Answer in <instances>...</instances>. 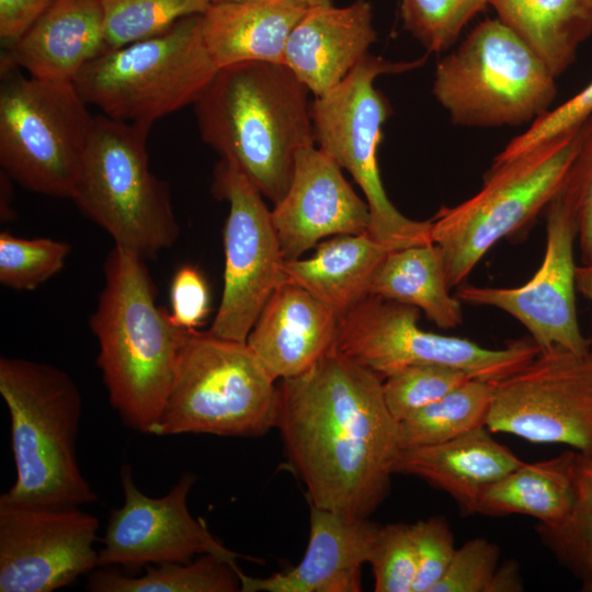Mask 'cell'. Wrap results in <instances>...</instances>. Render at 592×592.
<instances>
[{
  "instance_id": "cell-1",
  "label": "cell",
  "mask_w": 592,
  "mask_h": 592,
  "mask_svg": "<svg viewBox=\"0 0 592 592\" xmlns=\"http://www.w3.org/2000/svg\"><path fill=\"white\" fill-rule=\"evenodd\" d=\"M275 428L311 505L368 519L385 500L400 452L383 378L335 345L278 380Z\"/></svg>"
},
{
  "instance_id": "cell-2",
  "label": "cell",
  "mask_w": 592,
  "mask_h": 592,
  "mask_svg": "<svg viewBox=\"0 0 592 592\" xmlns=\"http://www.w3.org/2000/svg\"><path fill=\"white\" fill-rule=\"evenodd\" d=\"M309 93L284 64L248 61L219 68L193 104L202 139L273 205L316 145Z\"/></svg>"
},
{
  "instance_id": "cell-3",
  "label": "cell",
  "mask_w": 592,
  "mask_h": 592,
  "mask_svg": "<svg viewBox=\"0 0 592 592\" xmlns=\"http://www.w3.org/2000/svg\"><path fill=\"white\" fill-rule=\"evenodd\" d=\"M103 270L104 287L89 321L99 344L96 364L123 422L153 435L191 331L158 306L144 258L114 244Z\"/></svg>"
},
{
  "instance_id": "cell-4",
  "label": "cell",
  "mask_w": 592,
  "mask_h": 592,
  "mask_svg": "<svg viewBox=\"0 0 592 592\" xmlns=\"http://www.w3.org/2000/svg\"><path fill=\"white\" fill-rule=\"evenodd\" d=\"M0 394L8 407L16 479L1 497L44 506H81L98 496L78 462L82 398L75 380L54 365L0 358Z\"/></svg>"
},
{
  "instance_id": "cell-5",
  "label": "cell",
  "mask_w": 592,
  "mask_h": 592,
  "mask_svg": "<svg viewBox=\"0 0 592 592\" xmlns=\"http://www.w3.org/2000/svg\"><path fill=\"white\" fill-rule=\"evenodd\" d=\"M150 128L94 115L70 197L115 246L145 260L172 247L180 234L169 185L149 167Z\"/></svg>"
},
{
  "instance_id": "cell-6",
  "label": "cell",
  "mask_w": 592,
  "mask_h": 592,
  "mask_svg": "<svg viewBox=\"0 0 592 592\" xmlns=\"http://www.w3.org/2000/svg\"><path fill=\"white\" fill-rule=\"evenodd\" d=\"M218 69L197 14L158 35L104 50L83 67L73 86L103 115L151 127L194 104Z\"/></svg>"
},
{
  "instance_id": "cell-7",
  "label": "cell",
  "mask_w": 592,
  "mask_h": 592,
  "mask_svg": "<svg viewBox=\"0 0 592 592\" xmlns=\"http://www.w3.org/2000/svg\"><path fill=\"white\" fill-rule=\"evenodd\" d=\"M278 389L246 342L191 331L153 435L258 437L275 428Z\"/></svg>"
},
{
  "instance_id": "cell-8",
  "label": "cell",
  "mask_w": 592,
  "mask_h": 592,
  "mask_svg": "<svg viewBox=\"0 0 592 592\" xmlns=\"http://www.w3.org/2000/svg\"><path fill=\"white\" fill-rule=\"evenodd\" d=\"M580 127L500 164L469 200L430 219L446 282L457 287L501 239L520 230L554 198L577 153Z\"/></svg>"
},
{
  "instance_id": "cell-9",
  "label": "cell",
  "mask_w": 592,
  "mask_h": 592,
  "mask_svg": "<svg viewBox=\"0 0 592 592\" xmlns=\"http://www.w3.org/2000/svg\"><path fill=\"white\" fill-rule=\"evenodd\" d=\"M0 164L24 189L70 198L94 115L72 82L0 62Z\"/></svg>"
},
{
  "instance_id": "cell-10",
  "label": "cell",
  "mask_w": 592,
  "mask_h": 592,
  "mask_svg": "<svg viewBox=\"0 0 592 592\" xmlns=\"http://www.w3.org/2000/svg\"><path fill=\"white\" fill-rule=\"evenodd\" d=\"M555 78L513 30L488 19L440 60L433 94L456 125L514 126L548 111Z\"/></svg>"
},
{
  "instance_id": "cell-11",
  "label": "cell",
  "mask_w": 592,
  "mask_h": 592,
  "mask_svg": "<svg viewBox=\"0 0 592 592\" xmlns=\"http://www.w3.org/2000/svg\"><path fill=\"white\" fill-rule=\"evenodd\" d=\"M424 61H389L367 54L338 86L311 102L317 147L352 175L369 207V232L395 250L432 242L431 221L402 215L383 186L377 149L391 107L375 88V80L382 75L409 71Z\"/></svg>"
},
{
  "instance_id": "cell-12",
  "label": "cell",
  "mask_w": 592,
  "mask_h": 592,
  "mask_svg": "<svg viewBox=\"0 0 592 592\" xmlns=\"http://www.w3.org/2000/svg\"><path fill=\"white\" fill-rule=\"evenodd\" d=\"M419 314L417 307L368 295L340 316L334 345L383 379L410 365L439 364L488 383L520 371L540 351L533 340L487 349L425 331L418 325Z\"/></svg>"
},
{
  "instance_id": "cell-13",
  "label": "cell",
  "mask_w": 592,
  "mask_h": 592,
  "mask_svg": "<svg viewBox=\"0 0 592 592\" xmlns=\"http://www.w3.org/2000/svg\"><path fill=\"white\" fill-rule=\"evenodd\" d=\"M485 425L592 455L591 353L557 345L540 350L526 366L492 383Z\"/></svg>"
},
{
  "instance_id": "cell-14",
  "label": "cell",
  "mask_w": 592,
  "mask_h": 592,
  "mask_svg": "<svg viewBox=\"0 0 592 592\" xmlns=\"http://www.w3.org/2000/svg\"><path fill=\"white\" fill-rule=\"evenodd\" d=\"M212 191L229 204L224 228L225 270L219 307L208 333L247 342L262 309L286 281L285 259L262 194L220 159Z\"/></svg>"
},
{
  "instance_id": "cell-15",
  "label": "cell",
  "mask_w": 592,
  "mask_h": 592,
  "mask_svg": "<svg viewBox=\"0 0 592 592\" xmlns=\"http://www.w3.org/2000/svg\"><path fill=\"white\" fill-rule=\"evenodd\" d=\"M96 516L0 497V592H52L98 567Z\"/></svg>"
},
{
  "instance_id": "cell-16",
  "label": "cell",
  "mask_w": 592,
  "mask_h": 592,
  "mask_svg": "<svg viewBox=\"0 0 592 592\" xmlns=\"http://www.w3.org/2000/svg\"><path fill=\"white\" fill-rule=\"evenodd\" d=\"M196 480L183 474L167 494L152 498L134 482L129 466L121 469L124 503L109 515L98 567H121L135 572L167 562H187L204 554L231 562L240 555L227 548L194 517L187 506Z\"/></svg>"
},
{
  "instance_id": "cell-17",
  "label": "cell",
  "mask_w": 592,
  "mask_h": 592,
  "mask_svg": "<svg viewBox=\"0 0 592 592\" xmlns=\"http://www.w3.org/2000/svg\"><path fill=\"white\" fill-rule=\"evenodd\" d=\"M547 208L544 259L528 282L517 287L465 285L457 288L455 296L469 305L496 307L509 314L527 329L539 350L557 345L584 355L590 352L591 341L582 334L576 310L577 214L557 195Z\"/></svg>"
},
{
  "instance_id": "cell-18",
  "label": "cell",
  "mask_w": 592,
  "mask_h": 592,
  "mask_svg": "<svg viewBox=\"0 0 592 592\" xmlns=\"http://www.w3.org/2000/svg\"><path fill=\"white\" fill-rule=\"evenodd\" d=\"M285 261L299 259L328 237L371 230V212L340 166L316 145L296 155L291 184L271 209Z\"/></svg>"
},
{
  "instance_id": "cell-19",
  "label": "cell",
  "mask_w": 592,
  "mask_h": 592,
  "mask_svg": "<svg viewBox=\"0 0 592 592\" xmlns=\"http://www.w3.org/2000/svg\"><path fill=\"white\" fill-rule=\"evenodd\" d=\"M304 558L293 569L267 578L239 570L242 592H358L361 569L369 561L379 525L310 504Z\"/></svg>"
},
{
  "instance_id": "cell-20",
  "label": "cell",
  "mask_w": 592,
  "mask_h": 592,
  "mask_svg": "<svg viewBox=\"0 0 592 592\" xmlns=\"http://www.w3.org/2000/svg\"><path fill=\"white\" fill-rule=\"evenodd\" d=\"M339 318L306 289L285 281L262 309L246 343L275 382L291 378L334 346Z\"/></svg>"
},
{
  "instance_id": "cell-21",
  "label": "cell",
  "mask_w": 592,
  "mask_h": 592,
  "mask_svg": "<svg viewBox=\"0 0 592 592\" xmlns=\"http://www.w3.org/2000/svg\"><path fill=\"white\" fill-rule=\"evenodd\" d=\"M375 41L369 2L311 5L289 35L283 64L316 98L338 86Z\"/></svg>"
},
{
  "instance_id": "cell-22",
  "label": "cell",
  "mask_w": 592,
  "mask_h": 592,
  "mask_svg": "<svg viewBox=\"0 0 592 592\" xmlns=\"http://www.w3.org/2000/svg\"><path fill=\"white\" fill-rule=\"evenodd\" d=\"M104 50L102 0H55L1 57L34 78L73 83Z\"/></svg>"
},
{
  "instance_id": "cell-23",
  "label": "cell",
  "mask_w": 592,
  "mask_h": 592,
  "mask_svg": "<svg viewBox=\"0 0 592 592\" xmlns=\"http://www.w3.org/2000/svg\"><path fill=\"white\" fill-rule=\"evenodd\" d=\"M490 433L481 425L444 443L400 449L394 473L424 479L475 514L486 490L524 463Z\"/></svg>"
},
{
  "instance_id": "cell-24",
  "label": "cell",
  "mask_w": 592,
  "mask_h": 592,
  "mask_svg": "<svg viewBox=\"0 0 592 592\" xmlns=\"http://www.w3.org/2000/svg\"><path fill=\"white\" fill-rule=\"evenodd\" d=\"M311 4L307 0H242L214 3L202 14V32L218 68L284 62L289 35Z\"/></svg>"
},
{
  "instance_id": "cell-25",
  "label": "cell",
  "mask_w": 592,
  "mask_h": 592,
  "mask_svg": "<svg viewBox=\"0 0 592 592\" xmlns=\"http://www.w3.org/2000/svg\"><path fill=\"white\" fill-rule=\"evenodd\" d=\"M392 250L369 231L334 236L319 242L312 257L285 262L286 281L341 316L369 295L376 270Z\"/></svg>"
},
{
  "instance_id": "cell-26",
  "label": "cell",
  "mask_w": 592,
  "mask_h": 592,
  "mask_svg": "<svg viewBox=\"0 0 592 592\" xmlns=\"http://www.w3.org/2000/svg\"><path fill=\"white\" fill-rule=\"evenodd\" d=\"M577 457L578 451H566L546 460L523 463L486 490L477 513L524 514L544 526L560 524L574 500Z\"/></svg>"
},
{
  "instance_id": "cell-27",
  "label": "cell",
  "mask_w": 592,
  "mask_h": 592,
  "mask_svg": "<svg viewBox=\"0 0 592 592\" xmlns=\"http://www.w3.org/2000/svg\"><path fill=\"white\" fill-rule=\"evenodd\" d=\"M443 259L433 242L390 251L376 270L369 295L422 310L442 329L463 321L462 301L449 294Z\"/></svg>"
},
{
  "instance_id": "cell-28",
  "label": "cell",
  "mask_w": 592,
  "mask_h": 592,
  "mask_svg": "<svg viewBox=\"0 0 592 592\" xmlns=\"http://www.w3.org/2000/svg\"><path fill=\"white\" fill-rule=\"evenodd\" d=\"M489 4L555 77L571 66L579 46L592 34V0H489Z\"/></svg>"
},
{
  "instance_id": "cell-29",
  "label": "cell",
  "mask_w": 592,
  "mask_h": 592,
  "mask_svg": "<svg viewBox=\"0 0 592 592\" xmlns=\"http://www.w3.org/2000/svg\"><path fill=\"white\" fill-rule=\"evenodd\" d=\"M239 570L237 562L204 554L187 562L148 566L140 577L99 570L86 587L91 592H236Z\"/></svg>"
},
{
  "instance_id": "cell-30",
  "label": "cell",
  "mask_w": 592,
  "mask_h": 592,
  "mask_svg": "<svg viewBox=\"0 0 592 592\" xmlns=\"http://www.w3.org/2000/svg\"><path fill=\"white\" fill-rule=\"evenodd\" d=\"M492 383L470 378L399 422L400 448L434 445L485 425Z\"/></svg>"
},
{
  "instance_id": "cell-31",
  "label": "cell",
  "mask_w": 592,
  "mask_h": 592,
  "mask_svg": "<svg viewBox=\"0 0 592 592\" xmlns=\"http://www.w3.org/2000/svg\"><path fill=\"white\" fill-rule=\"evenodd\" d=\"M543 543L582 581L592 577V455L578 452L576 493L568 516L558 525L538 524Z\"/></svg>"
},
{
  "instance_id": "cell-32",
  "label": "cell",
  "mask_w": 592,
  "mask_h": 592,
  "mask_svg": "<svg viewBox=\"0 0 592 592\" xmlns=\"http://www.w3.org/2000/svg\"><path fill=\"white\" fill-rule=\"evenodd\" d=\"M106 49L158 35L180 20L203 14L208 0H102Z\"/></svg>"
},
{
  "instance_id": "cell-33",
  "label": "cell",
  "mask_w": 592,
  "mask_h": 592,
  "mask_svg": "<svg viewBox=\"0 0 592 592\" xmlns=\"http://www.w3.org/2000/svg\"><path fill=\"white\" fill-rule=\"evenodd\" d=\"M69 243L50 238L0 234V282L15 291H32L56 275L70 253Z\"/></svg>"
},
{
  "instance_id": "cell-34",
  "label": "cell",
  "mask_w": 592,
  "mask_h": 592,
  "mask_svg": "<svg viewBox=\"0 0 592 592\" xmlns=\"http://www.w3.org/2000/svg\"><path fill=\"white\" fill-rule=\"evenodd\" d=\"M403 27L429 52L448 49L489 0H398Z\"/></svg>"
},
{
  "instance_id": "cell-35",
  "label": "cell",
  "mask_w": 592,
  "mask_h": 592,
  "mask_svg": "<svg viewBox=\"0 0 592 592\" xmlns=\"http://www.w3.org/2000/svg\"><path fill=\"white\" fill-rule=\"evenodd\" d=\"M473 378L466 372L439 364L403 367L383 379V394L391 415L402 421Z\"/></svg>"
},
{
  "instance_id": "cell-36",
  "label": "cell",
  "mask_w": 592,
  "mask_h": 592,
  "mask_svg": "<svg viewBox=\"0 0 592 592\" xmlns=\"http://www.w3.org/2000/svg\"><path fill=\"white\" fill-rule=\"evenodd\" d=\"M368 563L376 592H413L417 558L411 524L379 526Z\"/></svg>"
},
{
  "instance_id": "cell-37",
  "label": "cell",
  "mask_w": 592,
  "mask_h": 592,
  "mask_svg": "<svg viewBox=\"0 0 592 592\" xmlns=\"http://www.w3.org/2000/svg\"><path fill=\"white\" fill-rule=\"evenodd\" d=\"M577 213L581 260L592 261V114L582 123L577 153L557 192Z\"/></svg>"
},
{
  "instance_id": "cell-38",
  "label": "cell",
  "mask_w": 592,
  "mask_h": 592,
  "mask_svg": "<svg viewBox=\"0 0 592 592\" xmlns=\"http://www.w3.org/2000/svg\"><path fill=\"white\" fill-rule=\"evenodd\" d=\"M591 114L592 81L568 101L533 121L523 134L504 147L492 164L503 163L556 136L579 128Z\"/></svg>"
},
{
  "instance_id": "cell-39",
  "label": "cell",
  "mask_w": 592,
  "mask_h": 592,
  "mask_svg": "<svg viewBox=\"0 0 592 592\" xmlns=\"http://www.w3.org/2000/svg\"><path fill=\"white\" fill-rule=\"evenodd\" d=\"M499 547L474 538L456 548L454 557L431 592H490L499 568Z\"/></svg>"
},
{
  "instance_id": "cell-40",
  "label": "cell",
  "mask_w": 592,
  "mask_h": 592,
  "mask_svg": "<svg viewBox=\"0 0 592 592\" xmlns=\"http://www.w3.org/2000/svg\"><path fill=\"white\" fill-rule=\"evenodd\" d=\"M417 558L413 592H431L449 566L456 551L447 521L433 516L411 524Z\"/></svg>"
},
{
  "instance_id": "cell-41",
  "label": "cell",
  "mask_w": 592,
  "mask_h": 592,
  "mask_svg": "<svg viewBox=\"0 0 592 592\" xmlns=\"http://www.w3.org/2000/svg\"><path fill=\"white\" fill-rule=\"evenodd\" d=\"M169 311L172 322L187 331L203 326L210 309L208 285L203 274L192 265H183L174 273L170 285Z\"/></svg>"
},
{
  "instance_id": "cell-42",
  "label": "cell",
  "mask_w": 592,
  "mask_h": 592,
  "mask_svg": "<svg viewBox=\"0 0 592 592\" xmlns=\"http://www.w3.org/2000/svg\"><path fill=\"white\" fill-rule=\"evenodd\" d=\"M55 0H0V39L3 49L14 45Z\"/></svg>"
},
{
  "instance_id": "cell-43",
  "label": "cell",
  "mask_w": 592,
  "mask_h": 592,
  "mask_svg": "<svg viewBox=\"0 0 592 592\" xmlns=\"http://www.w3.org/2000/svg\"><path fill=\"white\" fill-rule=\"evenodd\" d=\"M523 584L515 562L499 566L490 592L522 591Z\"/></svg>"
},
{
  "instance_id": "cell-44",
  "label": "cell",
  "mask_w": 592,
  "mask_h": 592,
  "mask_svg": "<svg viewBox=\"0 0 592 592\" xmlns=\"http://www.w3.org/2000/svg\"><path fill=\"white\" fill-rule=\"evenodd\" d=\"M576 289L580 292L592 305V261L577 265ZM590 353L592 355V338L590 339Z\"/></svg>"
},
{
  "instance_id": "cell-45",
  "label": "cell",
  "mask_w": 592,
  "mask_h": 592,
  "mask_svg": "<svg viewBox=\"0 0 592 592\" xmlns=\"http://www.w3.org/2000/svg\"><path fill=\"white\" fill-rule=\"evenodd\" d=\"M582 591L592 592V577L582 581Z\"/></svg>"
},
{
  "instance_id": "cell-46",
  "label": "cell",
  "mask_w": 592,
  "mask_h": 592,
  "mask_svg": "<svg viewBox=\"0 0 592 592\" xmlns=\"http://www.w3.org/2000/svg\"><path fill=\"white\" fill-rule=\"evenodd\" d=\"M311 5L331 4V0H307Z\"/></svg>"
},
{
  "instance_id": "cell-47",
  "label": "cell",
  "mask_w": 592,
  "mask_h": 592,
  "mask_svg": "<svg viewBox=\"0 0 592 592\" xmlns=\"http://www.w3.org/2000/svg\"><path fill=\"white\" fill-rule=\"evenodd\" d=\"M210 4L214 3H224V2H236V1H242V0H208Z\"/></svg>"
}]
</instances>
